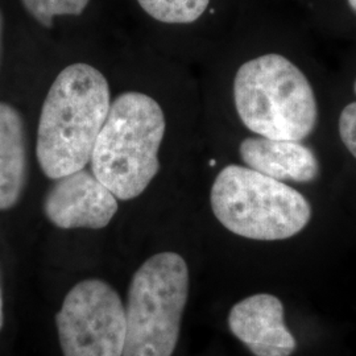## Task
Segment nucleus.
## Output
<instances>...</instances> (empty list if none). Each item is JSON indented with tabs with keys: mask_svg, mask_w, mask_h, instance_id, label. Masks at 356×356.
<instances>
[{
	"mask_svg": "<svg viewBox=\"0 0 356 356\" xmlns=\"http://www.w3.org/2000/svg\"><path fill=\"white\" fill-rule=\"evenodd\" d=\"M4 322V316H3V294H1V286H0V330L3 327Z\"/></svg>",
	"mask_w": 356,
	"mask_h": 356,
	"instance_id": "4468645a",
	"label": "nucleus"
},
{
	"mask_svg": "<svg viewBox=\"0 0 356 356\" xmlns=\"http://www.w3.org/2000/svg\"><path fill=\"white\" fill-rule=\"evenodd\" d=\"M348 6L356 13V0H348Z\"/></svg>",
	"mask_w": 356,
	"mask_h": 356,
	"instance_id": "2eb2a0df",
	"label": "nucleus"
},
{
	"mask_svg": "<svg viewBox=\"0 0 356 356\" xmlns=\"http://www.w3.org/2000/svg\"><path fill=\"white\" fill-rule=\"evenodd\" d=\"M210 204L225 229L251 241L289 239L312 219V206L305 195L286 182L245 165L225 166L218 173Z\"/></svg>",
	"mask_w": 356,
	"mask_h": 356,
	"instance_id": "20e7f679",
	"label": "nucleus"
},
{
	"mask_svg": "<svg viewBox=\"0 0 356 356\" xmlns=\"http://www.w3.org/2000/svg\"><path fill=\"white\" fill-rule=\"evenodd\" d=\"M229 327L254 356H291L297 347L285 325L280 298L269 293L250 296L232 306Z\"/></svg>",
	"mask_w": 356,
	"mask_h": 356,
	"instance_id": "6e6552de",
	"label": "nucleus"
},
{
	"mask_svg": "<svg viewBox=\"0 0 356 356\" xmlns=\"http://www.w3.org/2000/svg\"><path fill=\"white\" fill-rule=\"evenodd\" d=\"M111 103L108 82L97 67L73 64L57 76L38 119L36 156L47 177L85 169Z\"/></svg>",
	"mask_w": 356,
	"mask_h": 356,
	"instance_id": "f257e3e1",
	"label": "nucleus"
},
{
	"mask_svg": "<svg viewBox=\"0 0 356 356\" xmlns=\"http://www.w3.org/2000/svg\"><path fill=\"white\" fill-rule=\"evenodd\" d=\"M354 90H355V94H356V81H355V85H354Z\"/></svg>",
	"mask_w": 356,
	"mask_h": 356,
	"instance_id": "f3484780",
	"label": "nucleus"
},
{
	"mask_svg": "<svg viewBox=\"0 0 356 356\" xmlns=\"http://www.w3.org/2000/svg\"><path fill=\"white\" fill-rule=\"evenodd\" d=\"M47 193L44 213L58 229H101L118 213V198L91 170L56 179Z\"/></svg>",
	"mask_w": 356,
	"mask_h": 356,
	"instance_id": "0eeeda50",
	"label": "nucleus"
},
{
	"mask_svg": "<svg viewBox=\"0 0 356 356\" xmlns=\"http://www.w3.org/2000/svg\"><path fill=\"white\" fill-rule=\"evenodd\" d=\"M189 298V268L176 252L153 254L128 289L123 356H172Z\"/></svg>",
	"mask_w": 356,
	"mask_h": 356,
	"instance_id": "39448f33",
	"label": "nucleus"
},
{
	"mask_svg": "<svg viewBox=\"0 0 356 356\" xmlns=\"http://www.w3.org/2000/svg\"><path fill=\"white\" fill-rule=\"evenodd\" d=\"M339 136L347 151L356 159V102L347 104L341 113Z\"/></svg>",
	"mask_w": 356,
	"mask_h": 356,
	"instance_id": "ddd939ff",
	"label": "nucleus"
},
{
	"mask_svg": "<svg viewBox=\"0 0 356 356\" xmlns=\"http://www.w3.org/2000/svg\"><path fill=\"white\" fill-rule=\"evenodd\" d=\"M239 156L244 165L282 182L307 184L319 176L316 153L301 141L248 136L239 145Z\"/></svg>",
	"mask_w": 356,
	"mask_h": 356,
	"instance_id": "1a4fd4ad",
	"label": "nucleus"
},
{
	"mask_svg": "<svg viewBox=\"0 0 356 356\" xmlns=\"http://www.w3.org/2000/svg\"><path fill=\"white\" fill-rule=\"evenodd\" d=\"M234 104L244 127L277 140H305L318 122V104L304 72L279 53L241 65L234 76Z\"/></svg>",
	"mask_w": 356,
	"mask_h": 356,
	"instance_id": "7ed1b4c3",
	"label": "nucleus"
},
{
	"mask_svg": "<svg viewBox=\"0 0 356 356\" xmlns=\"http://www.w3.org/2000/svg\"><path fill=\"white\" fill-rule=\"evenodd\" d=\"M64 356H123L126 306L106 281H81L66 294L56 316Z\"/></svg>",
	"mask_w": 356,
	"mask_h": 356,
	"instance_id": "423d86ee",
	"label": "nucleus"
},
{
	"mask_svg": "<svg viewBox=\"0 0 356 356\" xmlns=\"http://www.w3.org/2000/svg\"><path fill=\"white\" fill-rule=\"evenodd\" d=\"M0 47H1V13H0Z\"/></svg>",
	"mask_w": 356,
	"mask_h": 356,
	"instance_id": "dca6fc26",
	"label": "nucleus"
},
{
	"mask_svg": "<svg viewBox=\"0 0 356 356\" xmlns=\"http://www.w3.org/2000/svg\"><path fill=\"white\" fill-rule=\"evenodd\" d=\"M165 114L152 97L126 91L115 98L91 153V172L120 201L138 198L160 172Z\"/></svg>",
	"mask_w": 356,
	"mask_h": 356,
	"instance_id": "f03ea898",
	"label": "nucleus"
},
{
	"mask_svg": "<svg viewBox=\"0 0 356 356\" xmlns=\"http://www.w3.org/2000/svg\"><path fill=\"white\" fill-rule=\"evenodd\" d=\"M28 175L26 127L22 115L0 102V210L19 202Z\"/></svg>",
	"mask_w": 356,
	"mask_h": 356,
	"instance_id": "9d476101",
	"label": "nucleus"
},
{
	"mask_svg": "<svg viewBox=\"0 0 356 356\" xmlns=\"http://www.w3.org/2000/svg\"><path fill=\"white\" fill-rule=\"evenodd\" d=\"M152 19L165 24H191L207 10L210 0H138Z\"/></svg>",
	"mask_w": 356,
	"mask_h": 356,
	"instance_id": "9b49d317",
	"label": "nucleus"
},
{
	"mask_svg": "<svg viewBox=\"0 0 356 356\" xmlns=\"http://www.w3.org/2000/svg\"><path fill=\"white\" fill-rule=\"evenodd\" d=\"M23 6L38 24L51 28L56 16H79L90 0H22Z\"/></svg>",
	"mask_w": 356,
	"mask_h": 356,
	"instance_id": "f8f14e48",
	"label": "nucleus"
}]
</instances>
